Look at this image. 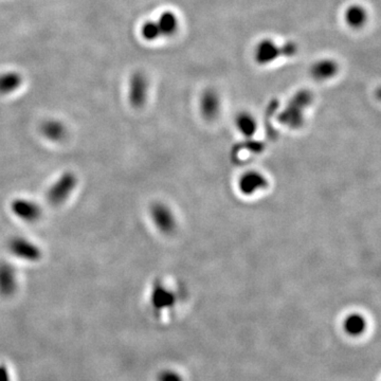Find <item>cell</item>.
I'll return each mask as SVG.
<instances>
[{
	"label": "cell",
	"mask_w": 381,
	"mask_h": 381,
	"mask_svg": "<svg viewBox=\"0 0 381 381\" xmlns=\"http://www.w3.org/2000/svg\"><path fill=\"white\" fill-rule=\"evenodd\" d=\"M367 329V320L360 314H351L343 321V329L351 337L362 335Z\"/></svg>",
	"instance_id": "cell-14"
},
{
	"label": "cell",
	"mask_w": 381,
	"mask_h": 381,
	"mask_svg": "<svg viewBox=\"0 0 381 381\" xmlns=\"http://www.w3.org/2000/svg\"><path fill=\"white\" fill-rule=\"evenodd\" d=\"M298 52V46L294 42L278 44L274 39H261L253 48V61L259 66H268L278 62L280 58H292Z\"/></svg>",
	"instance_id": "cell-1"
},
{
	"label": "cell",
	"mask_w": 381,
	"mask_h": 381,
	"mask_svg": "<svg viewBox=\"0 0 381 381\" xmlns=\"http://www.w3.org/2000/svg\"><path fill=\"white\" fill-rule=\"evenodd\" d=\"M17 285L14 269L10 265H0V294L5 296H11L17 290Z\"/></svg>",
	"instance_id": "cell-13"
},
{
	"label": "cell",
	"mask_w": 381,
	"mask_h": 381,
	"mask_svg": "<svg viewBox=\"0 0 381 381\" xmlns=\"http://www.w3.org/2000/svg\"><path fill=\"white\" fill-rule=\"evenodd\" d=\"M158 381H184L180 374L175 372V371L166 370L162 371L160 374L158 375Z\"/></svg>",
	"instance_id": "cell-20"
},
{
	"label": "cell",
	"mask_w": 381,
	"mask_h": 381,
	"mask_svg": "<svg viewBox=\"0 0 381 381\" xmlns=\"http://www.w3.org/2000/svg\"><path fill=\"white\" fill-rule=\"evenodd\" d=\"M76 184V178L72 173H66L51 186L47 198L52 205H61L72 194Z\"/></svg>",
	"instance_id": "cell-5"
},
{
	"label": "cell",
	"mask_w": 381,
	"mask_h": 381,
	"mask_svg": "<svg viewBox=\"0 0 381 381\" xmlns=\"http://www.w3.org/2000/svg\"><path fill=\"white\" fill-rule=\"evenodd\" d=\"M153 306L157 309H164L171 307L175 302L174 294L163 286H157L152 292L151 298Z\"/></svg>",
	"instance_id": "cell-16"
},
{
	"label": "cell",
	"mask_w": 381,
	"mask_h": 381,
	"mask_svg": "<svg viewBox=\"0 0 381 381\" xmlns=\"http://www.w3.org/2000/svg\"><path fill=\"white\" fill-rule=\"evenodd\" d=\"M149 78L143 72H137L129 80V102L135 108L144 105L149 96Z\"/></svg>",
	"instance_id": "cell-6"
},
{
	"label": "cell",
	"mask_w": 381,
	"mask_h": 381,
	"mask_svg": "<svg viewBox=\"0 0 381 381\" xmlns=\"http://www.w3.org/2000/svg\"><path fill=\"white\" fill-rule=\"evenodd\" d=\"M0 381H11L10 372L5 365H0Z\"/></svg>",
	"instance_id": "cell-21"
},
{
	"label": "cell",
	"mask_w": 381,
	"mask_h": 381,
	"mask_svg": "<svg viewBox=\"0 0 381 381\" xmlns=\"http://www.w3.org/2000/svg\"><path fill=\"white\" fill-rule=\"evenodd\" d=\"M161 39L175 36L180 29V19L174 11H163L156 19Z\"/></svg>",
	"instance_id": "cell-9"
},
{
	"label": "cell",
	"mask_w": 381,
	"mask_h": 381,
	"mask_svg": "<svg viewBox=\"0 0 381 381\" xmlns=\"http://www.w3.org/2000/svg\"><path fill=\"white\" fill-rule=\"evenodd\" d=\"M267 186V180L261 173L251 171L245 173L239 182V188L245 196H251L257 190H263Z\"/></svg>",
	"instance_id": "cell-11"
},
{
	"label": "cell",
	"mask_w": 381,
	"mask_h": 381,
	"mask_svg": "<svg viewBox=\"0 0 381 381\" xmlns=\"http://www.w3.org/2000/svg\"><path fill=\"white\" fill-rule=\"evenodd\" d=\"M235 127L241 135L250 137L257 131V119L248 111H241L235 117Z\"/></svg>",
	"instance_id": "cell-15"
},
{
	"label": "cell",
	"mask_w": 381,
	"mask_h": 381,
	"mask_svg": "<svg viewBox=\"0 0 381 381\" xmlns=\"http://www.w3.org/2000/svg\"><path fill=\"white\" fill-rule=\"evenodd\" d=\"M198 106H199V113L202 117L208 121H212L219 117V113H221V96L216 90L208 88L200 94Z\"/></svg>",
	"instance_id": "cell-8"
},
{
	"label": "cell",
	"mask_w": 381,
	"mask_h": 381,
	"mask_svg": "<svg viewBox=\"0 0 381 381\" xmlns=\"http://www.w3.org/2000/svg\"><path fill=\"white\" fill-rule=\"evenodd\" d=\"M149 214L157 229L163 235H172L177 228L176 216L172 209L164 204H154L149 209Z\"/></svg>",
	"instance_id": "cell-3"
},
{
	"label": "cell",
	"mask_w": 381,
	"mask_h": 381,
	"mask_svg": "<svg viewBox=\"0 0 381 381\" xmlns=\"http://www.w3.org/2000/svg\"><path fill=\"white\" fill-rule=\"evenodd\" d=\"M342 19L347 28L353 31H360L369 23L370 14L367 8L361 3H351L343 11Z\"/></svg>",
	"instance_id": "cell-7"
},
{
	"label": "cell",
	"mask_w": 381,
	"mask_h": 381,
	"mask_svg": "<svg viewBox=\"0 0 381 381\" xmlns=\"http://www.w3.org/2000/svg\"><path fill=\"white\" fill-rule=\"evenodd\" d=\"M23 78L15 72H5L0 74V94H10L19 89Z\"/></svg>",
	"instance_id": "cell-17"
},
{
	"label": "cell",
	"mask_w": 381,
	"mask_h": 381,
	"mask_svg": "<svg viewBox=\"0 0 381 381\" xmlns=\"http://www.w3.org/2000/svg\"><path fill=\"white\" fill-rule=\"evenodd\" d=\"M9 248L15 257H21L23 260L36 261L42 255L39 247L35 246L34 243L31 241L21 239V237L12 239L10 241Z\"/></svg>",
	"instance_id": "cell-10"
},
{
	"label": "cell",
	"mask_w": 381,
	"mask_h": 381,
	"mask_svg": "<svg viewBox=\"0 0 381 381\" xmlns=\"http://www.w3.org/2000/svg\"><path fill=\"white\" fill-rule=\"evenodd\" d=\"M12 210L14 212L15 215L19 216V219H23V221H28V223H34L42 214L36 204L25 199L15 200L12 205Z\"/></svg>",
	"instance_id": "cell-12"
},
{
	"label": "cell",
	"mask_w": 381,
	"mask_h": 381,
	"mask_svg": "<svg viewBox=\"0 0 381 381\" xmlns=\"http://www.w3.org/2000/svg\"><path fill=\"white\" fill-rule=\"evenodd\" d=\"M312 94L307 90L296 92L283 109L280 120L290 127H298L303 122L304 111L312 104Z\"/></svg>",
	"instance_id": "cell-2"
},
{
	"label": "cell",
	"mask_w": 381,
	"mask_h": 381,
	"mask_svg": "<svg viewBox=\"0 0 381 381\" xmlns=\"http://www.w3.org/2000/svg\"><path fill=\"white\" fill-rule=\"evenodd\" d=\"M339 72V62L331 58H318L309 67L310 78L317 82H329L335 78Z\"/></svg>",
	"instance_id": "cell-4"
},
{
	"label": "cell",
	"mask_w": 381,
	"mask_h": 381,
	"mask_svg": "<svg viewBox=\"0 0 381 381\" xmlns=\"http://www.w3.org/2000/svg\"><path fill=\"white\" fill-rule=\"evenodd\" d=\"M141 36L146 41V42H155L157 39H161L160 32H159L158 27H157L156 21H147L141 25Z\"/></svg>",
	"instance_id": "cell-19"
},
{
	"label": "cell",
	"mask_w": 381,
	"mask_h": 381,
	"mask_svg": "<svg viewBox=\"0 0 381 381\" xmlns=\"http://www.w3.org/2000/svg\"><path fill=\"white\" fill-rule=\"evenodd\" d=\"M43 133L51 141H61L66 137V127L58 121H47L42 127Z\"/></svg>",
	"instance_id": "cell-18"
}]
</instances>
